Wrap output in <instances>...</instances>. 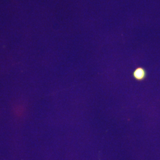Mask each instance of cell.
Instances as JSON below:
<instances>
[{"label":"cell","instance_id":"cell-1","mask_svg":"<svg viewBox=\"0 0 160 160\" xmlns=\"http://www.w3.org/2000/svg\"><path fill=\"white\" fill-rule=\"evenodd\" d=\"M134 75L138 79H142L145 75V72L142 69L138 68L135 71Z\"/></svg>","mask_w":160,"mask_h":160}]
</instances>
